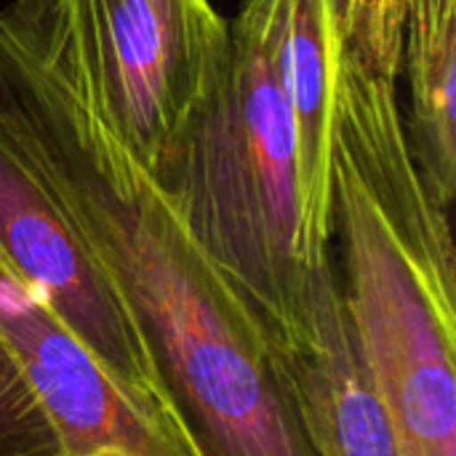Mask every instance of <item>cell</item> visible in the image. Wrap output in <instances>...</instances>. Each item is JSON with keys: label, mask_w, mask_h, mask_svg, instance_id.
<instances>
[{"label": "cell", "mask_w": 456, "mask_h": 456, "mask_svg": "<svg viewBox=\"0 0 456 456\" xmlns=\"http://www.w3.org/2000/svg\"><path fill=\"white\" fill-rule=\"evenodd\" d=\"M0 128L120 297L198 456H318L275 334L206 256L152 174L0 35Z\"/></svg>", "instance_id": "cell-1"}, {"label": "cell", "mask_w": 456, "mask_h": 456, "mask_svg": "<svg viewBox=\"0 0 456 456\" xmlns=\"http://www.w3.org/2000/svg\"><path fill=\"white\" fill-rule=\"evenodd\" d=\"M331 246L358 353L401 456H456V248L428 195L401 99L377 77L339 91Z\"/></svg>", "instance_id": "cell-2"}, {"label": "cell", "mask_w": 456, "mask_h": 456, "mask_svg": "<svg viewBox=\"0 0 456 456\" xmlns=\"http://www.w3.org/2000/svg\"><path fill=\"white\" fill-rule=\"evenodd\" d=\"M150 174L275 339L302 337L337 265L307 230L294 120L273 61L270 0H243L208 107Z\"/></svg>", "instance_id": "cell-3"}, {"label": "cell", "mask_w": 456, "mask_h": 456, "mask_svg": "<svg viewBox=\"0 0 456 456\" xmlns=\"http://www.w3.org/2000/svg\"><path fill=\"white\" fill-rule=\"evenodd\" d=\"M0 35L43 61L147 168L208 107L230 53L211 0H13Z\"/></svg>", "instance_id": "cell-4"}, {"label": "cell", "mask_w": 456, "mask_h": 456, "mask_svg": "<svg viewBox=\"0 0 456 456\" xmlns=\"http://www.w3.org/2000/svg\"><path fill=\"white\" fill-rule=\"evenodd\" d=\"M0 265L51 307L131 401L184 441L163 398L158 374L107 273L69 214L29 168L3 128Z\"/></svg>", "instance_id": "cell-5"}, {"label": "cell", "mask_w": 456, "mask_h": 456, "mask_svg": "<svg viewBox=\"0 0 456 456\" xmlns=\"http://www.w3.org/2000/svg\"><path fill=\"white\" fill-rule=\"evenodd\" d=\"M0 331L64 456H198L131 401L96 355L3 265Z\"/></svg>", "instance_id": "cell-6"}, {"label": "cell", "mask_w": 456, "mask_h": 456, "mask_svg": "<svg viewBox=\"0 0 456 456\" xmlns=\"http://www.w3.org/2000/svg\"><path fill=\"white\" fill-rule=\"evenodd\" d=\"M278 347L318 456H401L358 353L337 267L318 294L310 329Z\"/></svg>", "instance_id": "cell-7"}, {"label": "cell", "mask_w": 456, "mask_h": 456, "mask_svg": "<svg viewBox=\"0 0 456 456\" xmlns=\"http://www.w3.org/2000/svg\"><path fill=\"white\" fill-rule=\"evenodd\" d=\"M273 61L289 99L307 230L331 254V142L345 53L334 0H270Z\"/></svg>", "instance_id": "cell-8"}, {"label": "cell", "mask_w": 456, "mask_h": 456, "mask_svg": "<svg viewBox=\"0 0 456 456\" xmlns=\"http://www.w3.org/2000/svg\"><path fill=\"white\" fill-rule=\"evenodd\" d=\"M403 126L428 195L452 214L456 195V0H406L398 80Z\"/></svg>", "instance_id": "cell-9"}, {"label": "cell", "mask_w": 456, "mask_h": 456, "mask_svg": "<svg viewBox=\"0 0 456 456\" xmlns=\"http://www.w3.org/2000/svg\"><path fill=\"white\" fill-rule=\"evenodd\" d=\"M0 456H64L59 438L0 331Z\"/></svg>", "instance_id": "cell-10"}, {"label": "cell", "mask_w": 456, "mask_h": 456, "mask_svg": "<svg viewBox=\"0 0 456 456\" xmlns=\"http://www.w3.org/2000/svg\"><path fill=\"white\" fill-rule=\"evenodd\" d=\"M345 48L398 83L406 0H334Z\"/></svg>", "instance_id": "cell-11"}]
</instances>
